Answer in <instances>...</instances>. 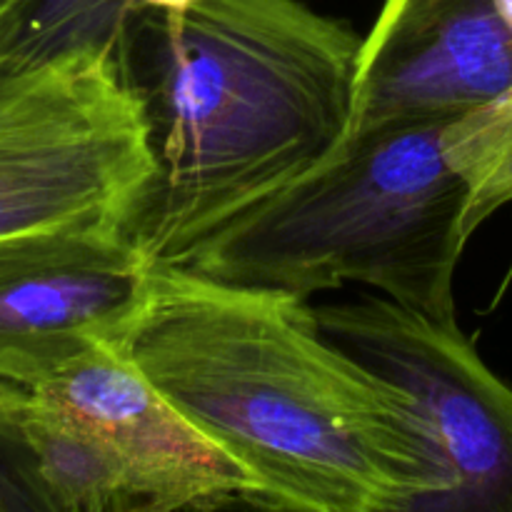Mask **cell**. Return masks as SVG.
<instances>
[{
    "instance_id": "obj_9",
    "label": "cell",
    "mask_w": 512,
    "mask_h": 512,
    "mask_svg": "<svg viewBox=\"0 0 512 512\" xmlns=\"http://www.w3.org/2000/svg\"><path fill=\"white\" fill-rule=\"evenodd\" d=\"M0 443L38 510H135L128 473L113 445L85 420L8 380H0Z\"/></svg>"
},
{
    "instance_id": "obj_5",
    "label": "cell",
    "mask_w": 512,
    "mask_h": 512,
    "mask_svg": "<svg viewBox=\"0 0 512 512\" xmlns=\"http://www.w3.org/2000/svg\"><path fill=\"white\" fill-rule=\"evenodd\" d=\"M330 340L413 395L448 458L453 490L435 510L512 512V388L458 320L390 298L315 308Z\"/></svg>"
},
{
    "instance_id": "obj_6",
    "label": "cell",
    "mask_w": 512,
    "mask_h": 512,
    "mask_svg": "<svg viewBox=\"0 0 512 512\" xmlns=\"http://www.w3.org/2000/svg\"><path fill=\"white\" fill-rule=\"evenodd\" d=\"M150 263L120 230L55 228L0 240V380L35 388L128 335Z\"/></svg>"
},
{
    "instance_id": "obj_8",
    "label": "cell",
    "mask_w": 512,
    "mask_h": 512,
    "mask_svg": "<svg viewBox=\"0 0 512 512\" xmlns=\"http://www.w3.org/2000/svg\"><path fill=\"white\" fill-rule=\"evenodd\" d=\"M30 390L85 420L113 445L135 510H208L253 498L243 470L115 345L90 350Z\"/></svg>"
},
{
    "instance_id": "obj_4",
    "label": "cell",
    "mask_w": 512,
    "mask_h": 512,
    "mask_svg": "<svg viewBox=\"0 0 512 512\" xmlns=\"http://www.w3.org/2000/svg\"><path fill=\"white\" fill-rule=\"evenodd\" d=\"M153 168L143 103L120 58L0 68V240L55 228L125 233Z\"/></svg>"
},
{
    "instance_id": "obj_13",
    "label": "cell",
    "mask_w": 512,
    "mask_h": 512,
    "mask_svg": "<svg viewBox=\"0 0 512 512\" xmlns=\"http://www.w3.org/2000/svg\"><path fill=\"white\" fill-rule=\"evenodd\" d=\"M498 8L505 15V20L512 25V0H498Z\"/></svg>"
},
{
    "instance_id": "obj_7",
    "label": "cell",
    "mask_w": 512,
    "mask_h": 512,
    "mask_svg": "<svg viewBox=\"0 0 512 512\" xmlns=\"http://www.w3.org/2000/svg\"><path fill=\"white\" fill-rule=\"evenodd\" d=\"M512 88V25L498 0H385L360 40L343 138L453 123Z\"/></svg>"
},
{
    "instance_id": "obj_10",
    "label": "cell",
    "mask_w": 512,
    "mask_h": 512,
    "mask_svg": "<svg viewBox=\"0 0 512 512\" xmlns=\"http://www.w3.org/2000/svg\"><path fill=\"white\" fill-rule=\"evenodd\" d=\"M143 0H0V68L28 70L83 53L125 63Z\"/></svg>"
},
{
    "instance_id": "obj_2",
    "label": "cell",
    "mask_w": 512,
    "mask_h": 512,
    "mask_svg": "<svg viewBox=\"0 0 512 512\" xmlns=\"http://www.w3.org/2000/svg\"><path fill=\"white\" fill-rule=\"evenodd\" d=\"M360 38L300 0L148 8L125 70L148 120L153 178L125 235L183 265L220 228L343 140Z\"/></svg>"
},
{
    "instance_id": "obj_12",
    "label": "cell",
    "mask_w": 512,
    "mask_h": 512,
    "mask_svg": "<svg viewBox=\"0 0 512 512\" xmlns=\"http://www.w3.org/2000/svg\"><path fill=\"white\" fill-rule=\"evenodd\" d=\"M143 3L155 10H180L188 3H193V0H143Z\"/></svg>"
},
{
    "instance_id": "obj_3",
    "label": "cell",
    "mask_w": 512,
    "mask_h": 512,
    "mask_svg": "<svg viewBox=\"0 0 512 512\" xmlns=\"http://www.w3.org/2000/svg\"><path fill=\"white\" fill-rule=\"evenodd\" d=\"M445 128L410 123L343 138L315 168L203 240L183 265L303 300L360 283L458 320L468 188L445 155Z\"/></svg>"
},
{
    "instance_id": "obj_1",
    "label": "cell",
    "mask_w": 512,
    "mask_h": 512,
    "mask_svg": "<svg viewBox=\"0 0 512 512\" xmlns=\"http://www.w3.org/2000/svg\"><path fill=\"white\" fill-rule=\"evenodd\" d=\"M118 348L243 470L260 508L435 510L453 490L413 395L330 340L303 298L150 265Z\"/></svg>"
},
{
    "instance_id": "obj_11",
    "label": "cell",
    "mask_w": 512,
    "mask_h": 512,
    "mask_svg": "<svg viewBox=\"0 0 512 512\" xmlns=\"http://www.w3.org/2000/svg\"><path fill=\"white\" fill-rule=\"evenodd\" d=\"M5 510H38V505L20 480L5 445L0 443V512Z\"/></svg>"
}]
</instances>
